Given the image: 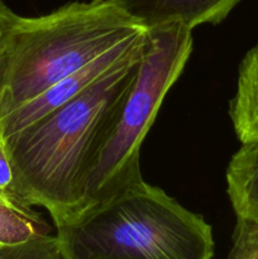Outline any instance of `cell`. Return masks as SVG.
I'll use <instances>...</instances> for the list:
<instances>
[{
    "mask_svg": "<svg viewBox=\"0 0 258 259\" xmlns=\"http://www.w3.org/2000/svg\"><path fill=\"white\" fill-rule=\"evenodd\" d=\"M114 0L73 2L47 15H18L5 40L2 116L146 33Z\"/></svg>",
    "mask_w": 258,
    "mask_h": 259,
    "instance_id": "obj_2",
    "label": "cell"
},
{
    "mask_svg": "<svg viewBox=\"0 0 258 259\" xmlns=\"http://www.w3.org/2000/svg\"><path fill=\"white\" fill-rule=\"evenodd\" d=\"M242 0H114L146 29L180 24L192 30L201 24H218Z\"/></svg>",
    "mask_w": 258,
    "mask_h": 259,
    "instance_id": "obj_6",
    "label": "cell"
},
{
    "mask_svg": "<svg viewBox=\"0 0 258 259\" xmlns=\"http://www.w3.org/2000/svg\"><path fill=\"white\" fill-rule=\"evenodd\" d=\"M17 18L18 15L13 10H10V8L5 4L4 0H0V45L7 38L8 33L14 25Z\"/></svg>",
    "mask_w": 258,
    "mask_h": 259,
    "instance_id": "obj_13",
    "label": "cell"
},
{
    "mask_svg": "<svg viewBox=\"0 0 258 259\" xmlns=\"http://www.w3.org/2000/svg\"><path fill=\"white\" fill-rule=\"evenodd\" d=\"M146 33L131 42L113 48L81 70L56 82L42 94L33 98L32 100L27 101L23 105L15 108L14 110L5 114L0 119V131L3 136H10L29 124L34 123L46 114L60 108L61 105L70 101L71 99L86 90L89 86L96 82L99 78L106 75L109 71L141 52L143 50Z\"/></svg>",
    "mask_w": 258,
    "mask_h": 259,
    "instance_id": "obj_5",
    "label": "cell"
},
{
    "mask_svg": "<svg viewBox=\"0 0 258 259\" xmlns=\"http://www.w3.org/2000/svg\"><path fill=\"white\" fill-rule=\"evenodd\" d=\"M142 52L60 108L4 137L13 169L10 192L28 206L47 210L56 229L83 211L89 176L133 86Z\"/></svg>",
    "mask_w": 258,
    "mask_h": 259,
    "instance_id": "obj_1",
    "label": "cell"
},
{
    "mask_svg": "<svg viewBox=\"0 0 258 259\" xmlns=\"http://www.w3.org/2000/svg\"><path fill=\"white\" fill-rule=\"evenodd\" d=\"M0 259H63L56 234L15 245L0 244Z\"/></svg>",
    "mask_w": 258,
    "mask_h": 259,
    "instance_id": "obj_10",
    "label": "cell"
},
{
    "mask_svg": "<svg viewBox=\"0 0 258 259\" xmlns=\"http://www.w3.org/2000/svg\"><path fill=\"white\" fill-rule=\"evenodd\" d=\"M5 40L0 45V116H2V103L3 93H4V80H5Z\"/></svg>",
    "mask_w": 258,
    "mask_h": 259,
    "instance_id": "obj_14",
    "label": "cell"
},
{
    "mask_svg": "<svg viewBox=\"0 0 258 259\" xmlns=\"http://www.w3.org/2000/svg\"><path fill=\"white\" fill-rule=\"evenodd\" d=\"M56 234L45 218L28 205L0 192V244L15 245Z\"/></svg>",
    "mask_w": 258,
    "mask_h": 259,
    "instance_id": "obj_9",
    "label": "cell"
},
{
    "mask_svg": "<svg viewBox=\"0 0 258 259\" xmlns=\"http://www.w3.org/2000/svg\"><path fill=\"white\" fill-rule=\"evenodd\" d=\"M225 259H258V223L237 219L232 248Z\"/></svg>",
    "mask_w": 258,
    "mask_h": 259,
    "instance_id": "obj_11",
    "label": "cell"
},
{
    "mask_svg": "<svg viewBox=\"0 0 258 259\" xmlns=\"http://www.w3.org/2000/svg\"><path fill=\"white\" fill-rule=\"evenodd\" d=\"M227 185L237 219L258 223V141L242 143L232 157Z\"/></svg>",
    "mask_w": 258,
    "mask_h": 259,
    "instance_id": "obj_7",
    "label": "cell"
},
{
    "mask_svg": "<svg viewBox=\"0 0 258 259\" xmlns=\"http://www.w3.org/2000/svg\"><path fill=\"white\" fill-rule=\"evenodd\" d=\"M63 259H211V227L143 180L56 229Z\"/></svg>",
    "mask_w": 258,
    "mask_h": 259,
    "instance_id": "obj_3",
    "label": "cell"
},
{
    "mask_svg": "<svg viewBox=\"0 0 258 259\" xmlns=\"http://www.w3.org/2000/svg\"><path fill=\"white\" fill-rule=\"evenodd\" d=\"M191 50V30L182 25L147 29L137 77L89 176L83 211L143 180L139 163L142 143Z\"/></svg>",
    "mask_w": 258,
    "mask_h": 259,
    "instance_id": "obj_4",
    "label": "cell"
},
{
    "mask_svg": "<svg viewBox=\"0 0 258 259\" xmlns=\"http://www.w3.org/2000/svg\"><path fill=\"white\" fill-rule=\"evenodd\" d=\"M12 184H13L12 164H10V158H9V153H8L7 143H5V138L4 136H3L2 131H0V192L12 194V192H10Z\"/></svg>",
    "mask_w": 258,
    "mask_h": 259,
    "instance_id": "obj_12",
    "label": "cell"
},
{
    "mask_svg": "<svg viewBox=\"0 0 258 259\" xmlns=\"http://www.w3.org/2000/svg\"><path fill=\"white\" fill-rule=\"evenodd\" d=\"M229 115L242 143L258 141V45L248 51L240 63Z\"/></svg>",
    "mask_w": 258,
    "mask_h": 259,
    "instance_id": "obj_8",
    "label": "cell"
}]
</instances>
